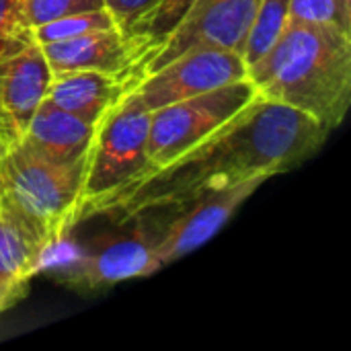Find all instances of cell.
<instances>
[{"label": "cell", "instance_id": "8", "mask_svg": "<svg viewBox=\"0 0 351 351\" xmlns=\"http://www.w3.org/2000/svg\"><path fill=\"white\" fill-rule=\"evenodd\" d=\"M267 179H247L237 185L206 191L189 202L160 210L169 212L160 218V232L156 245V259L160 269L193 253L212 241L232 218V214L265 183Z\"/></svg>", "mask_w": 351, "mask_h": 351}, {"label": "cell", "instance_id": "21", "mask_svg": "<svg viewBox=\"0 0 351 351\" xmlns=\"http://www.w3.org/2000/svg\"><path fill=\"white\" fill-rule=\"evenodd\" d=\"M154 0H103L109 12L115 16L121 29H125L134 19H138Z\"/></svg>", "mask_w": 351, "mask_h": 351}, {"label": "cell", "instance_id": "14", "mask_svg": "<svg viewBox=\"0 0 351 351\" xmlns=\"http://www.w3.org/2000/svg\"><path fill=\"white\" fill-rule=\"evenodd\" d=\"M56 249L0 195V284H29Z\"/></svg>", "mask_w": 351, "mask_h": 351}, {"label": "cell", "instance_id": "11", "mask_svg": "<svg viewBox=\"0 0 351 351\" xmlns=\"http://www.w3.org/2000/svg\"><path fill=\"white\" fill-rule=\"evenodd\" d=\"M47 82L49 68L33 39L0 53V154L21 142Z\"/></svg>", "mask_w": 351, "mask_h": 351}, {"label": "cell", "instance_id": "22", "mask_svg": "<svg viewBox=\"0 0 351 351\" xmlns=\"http://www.w3.org/2000/svg\"><path fill=\"white\" fill-rule=\"evenodd\" d=\"M27 288L29 284H0V313L21 300L27 294Z\"/></svg>", "mask_w": 351, "mask_h": 351}, {"label": "cell", "instance_id": "16", "mask_svg": "<svg viewBox=\"0 0 351 351\" xmlns=\"http://www.w3.org/2000/svg\"><path fill=\"white\" fill-rule=\"evenodd\" d=\"M113 27H119V23L109 12V8L97 6V8H86V10H76V12L58 16L53 21H47L43 25H37L31 29V37L37 45H43V43L66 41V39H74L93 31L113 29Z\"/></svg>", "mask_w": 351, "mask_h": 351}, {"label": "cell", "instance_id": "20", "mask_svg": "<svg viewBox=\"0 0 351 351\" xmlns=\"http://www.w3.org/2000/svg\"><path fill=\"white\" fill-rule=\"evenodd\" d=\"M31 39V31L21 23L16 0H0V53Z\"/></svg>", "mask_w": 351, "mask_h": 351}, {"label": "cell", "instance_id": "18", "mask_svg": "<svg viewBox=\"0 0 351 351\" xmlns=\"http://www.w3.org/2000/svg\"><path fill=\"white\" fill-rule=\"evenodd\" d=\"M290 21L335 27L351 33V4L346 0H290Z\"/></svg>", "mask_w": 351, "mask_h": 351}, {"label": "cell", "instance_id": "5", "mask_svg": "<svg viewBox=\"0 0 351 351\" xmlns=\"http://www.w3.org/2000/svg\"><path fill=\"white\" fill-rule=\"evenodd\" d=\"M84 156L56 165L21 144L0 154V195L53 247L66 241L76 226Z\"/></svg>", "mask_w": 351, "mask_h": 351}, {"label": "cell", "instance_id": "23", "mask_svg": "<svg viewBox=\"0 0 351 351\" xmlns=\"http://www.w3.org/2000/svg\"><path fill=\"white\" fill-rule=\"evenodd\" d=\"M84 6H88V8H97V6H105L103 4V0H80Z\"/></svg>", "mask_w": 351, "mask_h": 351}, {"label": "cell", "instance_id": "2", "mask_svg": "<svg viewBox=\"0 0 351 351\" xmlns=\"http://www.w3.org/2000/svg\"><path fill=\"white\" fill-rule=\"evenodd\" d=\"M247 78L263 99L302 111L333 132L351 103V33L290 21L280 39L247 66Z\"/></svg>", "mask_w": 351, "mask_h": 351}, {"label": "cell", "instance_id": "9", "mask_svg": "<svg viewBox=\"0 0 351 351\" xmlns=\"http://www.w3.org/2000/svg\"><path fill=\"white\" fill-rule=\"evenodd\" d=\"M259 2L261 0H197L150 56L144 74L199 45L224 47L241 53Z\"/></svg>", "mask_w": 351, "mask_h": 351}, {"label": "cell", "instance_id": "1", "mask_svg": "<svg viewBox=\"0 0 351 351\" xmlns=\"http://www.w3.org/2000/svg\"><path fill=\"white\" fill-rule=\"evenodd\" d=\"M329 134L311 115L259 95L226 125L117 193L101 214L121 222L247 179H271L315 154Z\"/></svg>", "mask_w": 351, "mask_h": 351}, {"label": "cell", "instance_id": "10", "mask_svg": "<svg viewBox=\"0 0 351 351\" xmlns=\"http://www.w3.org/2000/svg\"><path fill=\"white\" fill-rule=\"evenodd\" d=\"M49 74L70 70H103L142 78L154 45L121 27L93 31L74 39L39 45Z\"/></svg>", "mask_w": 351, "mask_h": 351}, {"label": "cell", "instance_id": "6", "mask_svg": "<svg viewBox=\"0 0 351 351\" xmlns=\"http://www.w3.org/2000/svg\"><path fill=\"white\" fill-rule=\"evenodd\" d=\"M259 97L249 78L183 99L150 113L148 158L152 169L162 167L226 125Z\"/></svg>", "mask_w": 351, "mask_h": 351}, {"label": "cell", "instance_id": "7", "mask_svg": "<svg viewBox=\"0 0 351 351\" xmlns=\"http://www.w3.org/2000/svg\"><path fill=\"white\" fill-rule=\"evenodd\" d=\"M243 78H247V64L239 51L199 45L146 72L136 82L134 90L152 113L165 105L197 97Z\"/></svg>", "mask_w": 351, "mask_h": 351}, {"label": "cell", "instance_id": "15", "mask_svg": "<svg viewBox=\"0 0 351 351\" xmlns=\"http://www.w3.org/2000/svg\"><path fill=\"white\" fill-rule=\"evenodd\" d=\"M290 23V0H261L243 45L245 64L259 60L284 33Z\"/></svg>", "mask_w": 351, "mask_h": 351}, {"label": "cell", "instance_id": "13", "mask_svg": "<svg viewBox=\"0 0 351 351\" xmlns=\"http://www.w3.org/2000/svg\"><path fill=\"white\" fill-rule=\"evenodd\" d=\"M93 134V121L41 101L19 144L43 160L68 165L86 154Z\"/></svg>", "mask_w": 351, "mask_h": 351}, {"label": "cell", "instance_id": "19", "mask_svg": "<svg viewBox=\"0 0 351 351\" xmlns=\"http://www.w3.org/2000/svg\"><path fill=\"white\" fill-rule=\"evenodd\" d=\"M16 6H19L21 23L29 31L33 27L43 25L47 21H53L58 16L88 8L80 0H16Z\"/></svg>", "mask_w": 351, "mask_h": 351}, {"label": "cell", "instance_id": "4", "mask_svg": "<svg viewBox=\"0 0 351 351\" xmlns=\"http://www.w3.org/2000/svg\"><path fill=\"white\" fill-rule=\"evenodd\" d=\"M158 232L160 218L156 212L136 214L113 222L111 230L97 234L74 251H68L66 241H62L47 259L43 274L82 292L148 278L160 269L156 259Z\"/></svg>", "mask_w": 351, "mask_h": 351}, {"label": "cell", "instance_id": "3", "mask_svg": "<svg viewBox=\"0 0 351 351\" xmlns=\"http://www.w3.org/2000/svg\"><path fill=\"white\" fill-rule=\"evenodd\" d=\"M134 86L95 123V134L84 156L76 224L99 216L117 193L152 171L146 148L150 111L142 105Z\"/></svg>", "mask_w": 351, "mask_h": 351}, {"label": "cell", "instance_id": "12", "mask_svg": "<svg viewBox=\"0 0 351 351\" xmlns=\"http://www.w3.org/2000/svg\"><path fill=\"white\" fill-rule=\"evenodd\" d=\"M136 76H123L103 70H70L49 74L43 101L97 123L99 117L138 82Z\"/></svg>", "mask_w": 351, "mask_h": 351}, {"label": "cell", "instance_id": "17", "mask_svg": "<svg viewBox=\"0 0 351 351\" xmlns=\"http://www.w3.org/2000/svg\"><path fill=\"white\" fill-rule=\"evenodd\" d=\"M197 0H154L138 19H134L125 31L138 37H144L156 47L162 39L183 21V16L193 8Z\"/></svg>", "mask_w": 351, "mask_h": 351}, {"label": "cell", "instance_id": "24", "mask_svg": "<svg viewBox=\"0 0 351 351\" xmlns=\"http://www.w3.org/2000/svg\"><path fill=\"white\" fill-rule=\"evenodd\" d=\"M346 2H348V4H351V0H346Z\"/></svg>", "mask_w": 351, "mask_h": 351}]
</instances>
